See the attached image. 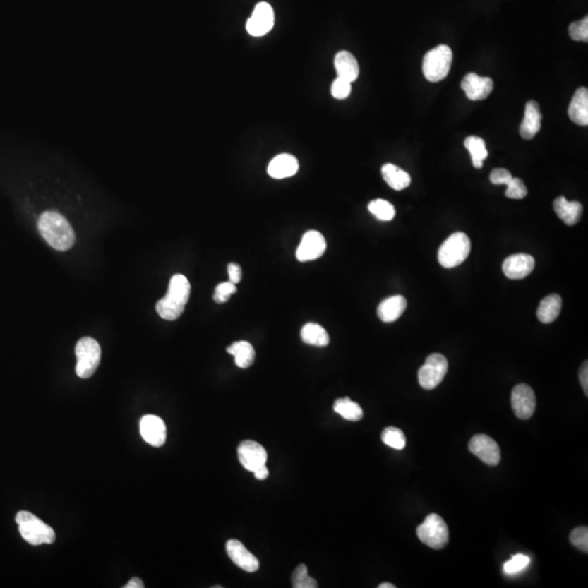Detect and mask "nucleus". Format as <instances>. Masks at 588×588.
I'll list each match as a JSON object with an SVG mask.
<instances>
[{
    "mask_svg": "<svg viewBox=\"0 0 588 588\" xmlns=\"http://www.w3.org/2000/svg\"><path fill=\"white\" fill-rule=\"evenodd\" d=\"M38 232L44 240L55 250L64 252L70 250L76 241L73 228L65 217L59 212H43L38 218Z\"/></svg>",
    "mask_w": 588,
    "mask_h": 588,
    "instance_id": "f257e3e1",
    "label": "nucleus"
},
{
    "mask_svg": "<svg viewBox=\"0 0 588 588\" xmlns=\"http://www.w3.org/2000/svg\"><path fill=\"white\" fill-rule=\"evenodd\" d=\"M191 284L184 275H174L170 279L167 294L158 301L156 311L162 319L176 320L184 312L190 299Z\"/></svg>",
    "mask_w": 588,
    "mask_h": 588,
    "instance_id": "f03ea898",
    "label": "nucleus"
},
{
    "mask_svg": "<svg viewBox=\"0 0 588 588\" xmlns=\"http://www.w3.org/2000/svg\"><path fill=\"white\" fill-rule=\"evenodd\" d=\"M16 522L19 525V532L24 541L31 545L40 546L55 541L56 534L54 529L33 513L20 511L16 517Z\"/></svg>",
    "mask_w": 588,
    "mask_h": 588,
    "instance_id": "7ed1b4c3",
    "label": "nucleus"
},
{
    "mask_svg": "<svg viewBox=\"0 0 588 588\" xmlns=\"http://www.w3.org/2000/svg\"><path fill=\"white\" fill-rule=\"evenodd\" d=\"M76 375L80 378H90L95 374L100 363L102 349L95 339L84 337L76 343Z\"/></svg>",
    "mask_w": 588,
    "mask_h": 588,
    "instance_id": "20e7f679",
    "label": "nucleus"
},
{
    "mask_svg": "<svg viewBox=\"0 0 588 588\" xmlns=\"http://www.w3.org/2000/svg\"><path fill=\"white\" fill-rule=\"evenodd\" d=\"M452 50L449 46L439 45L429 50L423 60V73L433 83L445 79L452 64Z\"/></svg>",
    "mask_w": 588,
    "mask_h": 588,
    "instance_id": "39448f33",
    "label": "nucleus"
},
{
    "mask_svg": "<svg viewBox=\"0 0 588 588\" xmlns=\"http://www.w3.org/2000/svg\"><path fill=\"white\" fill-rule=\"evenodd\" d=\"M471 252V241L463 232L451 234L438 251L439 264L445 268H453L462 264Z\"/></svg>",
    "mask_w": 588,
    "mask_h": 588,
    "instance_id": "423d86ee",
    "label": "nucleus"
},
{
    "mask_svg": "<svg viewBox=\"0 0 588 588\" xmlns=\"http://www.w3.org/2000/svg\"><path fill=\"white\" fill-rule=\"evenodd\" d=\"M416 534L421 543L433 549H443L449 541L448 527L443 517L435 513L425 517L417 527Z\"/></svg>",
    "mask_w": 588,
    "mask_h": 588,
    "instance_id": "0eeeda50",
    "label": "nucleus"
},
{
    "mask_svg": "<svg viewBox=\"0 0 588 588\" xmlns=\"http://www.w3.org/2000/svg\"><path fill=\"white\" fill-rule=\"evenodd\" d=\"M448 372V361L439 353L429 355L425 361L424 365L419 369L417 378L421 388L433 390L445 378Z\"/></svg>",
    "mask_w": 588,
    "mask_h": 588,
    "instance_id": "6e6552de",
    "label": "nucleus"
},
{
    "mask_svg": "<svg viewBox=\"0 0 588 588\" xmlns=\"http://www.w3.org/2000/svg\"><path fill=\"white\" fill-rule=\"evenodd\" d=\"M513 412L520 419H529L536 409V397L533 389L527 383H520L511 393Z\"/></svg>",
    "mask_w": 588,
    "mask_h": 588,
    "instance_id": "1a4fd4ad",
    "label": "nucleus"
},
{
    "mask_svg": "<svg viewBox=\"0 0 588 588\" xmlns=\"http://www.w3.org/2000/svg\"><path fill=\"white\" fill-rule=\"evenodd\" d=\"M469 449L486 464L495 465L500 462V449L498 443L487 435H475L469 443Z\"/></svg>",
    "mask_w": 588,
    "mask_h": 588,
    "instance_id": "9d476101",
    "label": "nucleus"
},
{
    "mask_svg": "<svg viewBox=\"0 0 588 588\" xmlns=\"http://www.w3.org/2000/svg\"><path fill=\"white\" fill-rule=\"evenodd\" d=\"M327 244L324 236L320 232L311 230L303 236L300 246L296 250V258L299 262H311L324 255Z\"/></svg>",
    "mask_w": 588,
    "mask_h": 588,
    "instance_id": "9b49d317",
    "label": "nucleus"
},
{
    "mask_svg": "<svg viewBox=\"0 0 588 588\" xmlns=\"http://www.w3.org/2000/svg\"><path fill=\"white\" fill-rule=\"evenodd\" d=\"M275 15L272 6L260 3L255 7L252 17L248 20L246 30L252 36H263L274 27Z\"/></svg>",
    "mask_w": 588,
    "mask_h": 588,
    "instance_id": "f8f14e48",
    "label": "nucleus"
},
{
    "mask_svg": "<svg viewBox=\"0 0 588 588\" xmlns=\"http://www.w3.org/2000/svg\"><path fill=\"white\" fill-rule=\"evenodd\" d=\"M239 461L244 469L254 472L258 467L266 464L267 455L264 447L256 441L246 440L238 448Z\"/></svg>",
    "mask_w": 588,
    "mask_h": 588,
    "instance_id": "ddd939ff",
    "label": "nucleus"
},
{
    "mask_svg": "<svg viewBox=\"0 0 588 588\" xmlns=\"http://www.w3.org/2000/svg\"><path fill=\"white\" fill-rule=\"evenodd\" d=\"M142 438L152 447H162L166 443L167 431L164 421L156 415H145L140 423Z\"/></svg>",
    "mask_w": 588,
    "mask_h": 588,
    "instance_id": "4468645a",
    "label": "nucleus"
},
{
    "mask_svg": "<svg viewBox=\"0 0 588 588\" xmlns=\"http://www.w3.org/2000/svg\"><path fill=\"white\" fill-rule=\"evenodd\" d=\"M227 553L234 565L248 573H254L260 569V561L246 546L236 539H230L226 545Z\"/></svg>",
    "mask_w": 588,
    "mask_h": 588,
    "instance_id": "2eb2a0df",
    "label": "nucleus"
},
{
    "mask_svg": "<svg viewBox=\"0 0 588 588\" xmlns=\"http://www.w3.org/2000/svg\"><path fill=\"white\" fill-rule=\"evenodd\" d=\"M461 88L469 100H483L493 92V81L491 78L479 76L476 73H467L461 82Z\"/></svg>",
    "mask_w": 588,
    "mask_h": 588,
    "instance_id": "dca6fc26",
    "label": "nucleus"
},
{
    "mask_svg": "<svg viewBox=\"0 0 588 588\" xmlns=\"http://www.w3.org/2000/svg\"><path fill=\"white\" fill-rule=\"evenodd\" d=\"M535 267V260L529 254L511 255L505 258L503 265V274L509 279L525 278L533 272Z\"/></svg>",
    "mask_w": 588,
    "mask_h": 588,
    "instance_id": "f3484780",
    "label": "nucleus"
},
{
    "mask_svg": "<svg viewBox=\"0 0 588 588\" xmlns=\"http://www.w3.org/2000/svg\"><path fill=\"white\" fill-rule=\"evenodd\" d=\"M541 128V112L535 100H529L525 106L524 119L520 126V134L524 140H532Z\"/></svg>",
    "mask_w": 588,
    "mask_h": 588,
    "instance_id": "a211bd4d",
    "label": "nucleus"
},
{
    "mask_svg": "<svg viewBox=\"0 0 588 588\" xmlns=\"http://www.w3.org/2000/svg\"><path fill=\"white\" fill-rule=\"evenodd\" d=\"M299 170V162L290 154H280L268 164L267 172L274 179H286L294 176Z\"/></svg>",
    "mask_w": 588,
    "mask_h": 588,
    "instance_id": "6ab92c4d",
    "label": "nucleus"
},
{
    "mask_svg": "<svg viewBox=\"0 0 588 588\" xmlns=\"http://www.w3.org/2000/svg\"><path fill=\"white\" fill-rule=\"evenodd\" d=\"M553 210L562 222L568 226H573L581 220L583 206L579 202H569L565 196H559L553 202Z\"/></svg>",
    "mask_w": 588,
    "mask_h": 588,
    "instance_id": "aec40b11",
    "label": "nucleus"
},
{
    "mask_svg": "<svg viewBox=\"0 0 588 588\" xmlns=\"http://www.w3.org/2000/svg\"><path fill=\"white\" fill-rule=\"evenodd\" d=\"M569 117L574 124L585 126L588 124V90L581 88L575 92L569 106Z\"/></svg>",
    "mask_w": 588,
    "mask_h": 588,
    "instance_id": "412c9836",
    "label": "nucleus"
},
{
    "mask_svg": "<svg viewBox=\"0 0 588 588\" xmlns=\"http://www.w3.org/2000/svg\"><path fill=\"white\" fill-rule=\"evenodd\" d=\"M335 68H336L338 78L347 80L350 83L354 82L360 74V67H359L357 60L347 50H342L337 54L335 58Z\"/></svg>",
    "mask_w": 588,
    "mask_h": 588,
    "instance_id": "4be33fe9",
    "label": "nucleus"
},
{
    "mask_svg": "<svg viewBox=\"0 0 588 588\" xmlns=\"http://www.w3.org/2000/svg\"><path fill=\"white\" fill-rule=\"evenodd\" d=\"M407 306V300L402 296H390L379 304L377 315L381 322L393 323L404 313Z\"/></svg>",
    "mask_w": 588,
    "mask_h": 588,
    "instance_id": "5701e85b",
    "label": "nucleus"
},
{
    "mask_svg": "<svg viewBox=\"0 0 588 588\" xmlns=\"http://www.w3.org/2000/svg\"><path fill=\"white\" fill-rule=\"evenodd\" d=\"M381 174L385 181L395 191L407 188L411 184V176L398 166L392 164H383Z\"/></svg>",
    "mask_w": 588,
    "mask_h": 588,
    "instance_id": "b1692460",
    "label": "nucleus"
},
{
    "mask_svg": "<svg viewBox=\"0 0 588 588\" xmlns=\"http://www.w3.org/2000/svg\"><path fill=\"white\" fill-rule=\"evenodd\" d=\"M561 308V296L558 294H549L541 300L537 310V317L543 324H551L559 316Z\"/></svg>",
    "mask_w": 588,
    "mask_h": 588,
    "instance_id": "393cba45",
    "label": "nucleus"
},
{
    "mask_svg": "<svg viewBox=\"0 0 588 588\" xmlns=\"http://www.w3.org/2000/svg\"><path fill=\"white\" fill-rule=\"evenodd\" d=\"M227 352L234 356V362L240 368H248L252 366L255 360V350L252 344L248 341H236L228 347Z\"/></svg>",
    "mask_w": 588,
    "mask_h": 588,
    "instance_id": "a878e982",
    "label": "nucleus"
},
{
    "mask_svg": "<svg viewBox=\"0 0 588 588\" xmlns=\"http://www.w3.org/2000/svg\"><path fill=\"white\" fill-rule=\"evenodd\" d=\"M301 338L303 342L310 346L326 347L330 342L329 335L327 334L324 327L315 323H308L303 326L301 330Z\"/></svg>",
    "mask_w": 588,
    "mask_h": 588,
    "instance_id": "bb28decb",
    "label": "nucleus"
},
{
    "mask_svg": "<svg viewBox=\"0 0 588 588\" xmlns=\"http://www.w3.org/2000/svg\"><path fill=\"white\" fill-rule=\"evenodd\" d=\"M464 145L469 152L473 166L477 169H481L484 160L488 157V150L486 148L485 140L479 136H471L465 138Z\"/></svg>",
    "mask_w": 588,
    "mask_h": 588,
    "instance_id": "cd10ccee",
    "label": "nucleus"
},
{
    "mask_svg": "<svg viewBox=\"0 0 588 588\" xmlns=\"http://www.w3.org/2000/svg\"><path fill=\"white\" fill-rule=\"evenodd\" d=\"M334 410L343 419L351 421H361L364 415L360 404L351 400L348 397L337 399L334 404Z\"/></svg>",
    "mask_w": 588,
    "mask_h": 588,
    "instance_id": "c85d7f7f",
    "label": "nucleus"
},
{
    "mask_svg": "<svg viewBox=\"0 0 588 588\" xmlns=\"http://www.w3.org/2000/svg\"><path fill=\"white\" fill-rule=\"evenodd\" d=\"M368 210L371 214L376 217L377 220H383V222L392 220L395 216V210L392 204L381 198L369 203Z\"/></svg>",
    "mask_w": 588,
    "mask_h": 588,
    "instance_id": "c756f323",
    "label": "nucleus"
},
{
    "mask_svg": "<svg viewBox=\"0 0 588 588\" xmlns=\"http://www.w3.org/2000/svg\"><path fill=\"white\" fill-rule=\"evenodd\" d=\"M381 440L395 450H402L407 445L404 433L397 427L389 426L381 433Z\"/></svg>",
    "mask_w": 588,
    "mask_h": 588,
    "instance_id": "7c9ffc66",
    "label": "nucleus"
},
{
    "mask_svg": "<svg viewBox=\"0 0 588 588\" xmlns=\"http://www.w3.org/2000/svg\"><path fill=\"white\" fill-rule=\"evenodd\" d=\"M292 587L316 588L318 587L316 580L308 575V567L300 565L292 573Z\"/></svg>",
    "mask_w": 588,
    "mask_h": 588,
    "instance_id": "2f4dec72",
    "label": "nucleus"
},
{
    "mask_svg": "<svg viewBox=\"0 0 588 588\" xmlns=\"http://www.w3.org/2000/svg\"><path fill=\"white\" fill-rule=\"evenodd\" d=\"M569 34L573 41L588 42V17L573 22L569 27Z\"/></svg>",
    "mask_w": 588,
    "mask_h": 588,
    "instance_id": "473e14b6",
    "label": "nucleus"
},
{
    "mask_svg": "<svg viewBox=\"0 0 588 588\" xmlns=\"http://www.w3.org/2000/svg\"><path fill=\"white\" fill-rule=\"evenodd\" d=\"M531 563V559L527 556L519 555L513 556L512 559L510 561L505 562L503 565V571L507 574H515L527 569Z\"/></svg>",
    "mask_w": 588,
    "mask_h": 588,
    "instance_id": "72a5a7b5",
    "label": "nucleus"
},
{
    "mask_svg": "<svg viewBox=\"0 0 588 588\" xmlns=\"http://www.w3.org/2000/svg\"><path fill=\"white\" fill-rule=\"evenodd\" d=\"M570 541L574 547L579 548L580 551L588 553V529L586 527H580L574 529L570 535Z\"/></svg>",
    "mask_w": 588,
    "mask_h": 588,
    "instance_id": "f704fd0d",
    "label": "nucleus"
},
{
    "mask_svg": "<svg viewBox=\"0 0 588 588\" xmlns=\"http://www.w3.org/2000/svg\"><path fill=\"white\" fill-rule=\"evenodd\" d=\"M236 292V286L232 282V281H227V282H222L218 284L215 289L214 301L216 303H226L229 299L232 298V294Z\"/></svg>",
    "mask_w": 588,
    "mask_h": 588,
    "instance_id": "c9c22d12",
    "label": "nucleus"
},
{
    "mask_svg": "<svg viewBox=\"0 0 588 588\" xmlns=\"http://www.w3.org/2000/svg\"><path fill=\"white\" fill-rule=\"evenodd\" d=\"M505 196L513 200H522L527 196V188L522 181L521 179L512 178V180L507 184Z\"/></svg>",
    "mask_w": 588,
    "mask_h": 588,
    "instance_id": "e433bc0d",
    "label": "nucleus"
},
{
    "mask_svg": "<svg viewBox=\"0 0 588 588\" xmlns=\"http://www.w3.org/2000/svg\"><path fill=\"white\" fill-rule=\"evenodd\" d=\"M351 94V83L347 80L341 79L337 76L334 83L331 85V95L337 100H346Z\"/></svg>",
    "mask_w": 588,
    "mask_h": 588,
    "instance_id": "4c0bfd02",
    "label": "nucleus"
},
{
    "mask_svg": "<svg viewBox=\"0 0 588 588\" xmlns=\"http://www.w3.org/2000/svg\"><path fill=\"white\" fill-rule=\"evenodd\" d=\"M512 174H510V172H508L507 169H503V168H498V169H493L491 174V184H505L507 186L511 180H512Z\"/></svg>",
    "mask_w": 588,
    "mask_h": 588,
    "instance_id": "58836bf2",
    "label": "nucleus"
},
{
    "mask_svg": "<svg viewBox=\"0 0 588 588\" xmlns=\"http://www.w3.org/2000/svg\"><path fill=\"white\" fill-rule=\"evenodd\" d=\"M228 275L229 281H232L234 284H238L242 279V270H241L240 265L236 263H230L228 265Z\"/></svg>",
    "mask_w": 588,
    "mask_h": 588,
    "instance_id": "ea45409f",
    "label": "nucleus"
},
{
    "mask_svg": "<svg viewBox=\"0 0 588 588\" xmlns=\"http://www.w3.org/2000/svg\"><path fill=\"white\" fill-rule=\"evenodd\" d=\"M580 381H581L582 388H583L584 392H585L586 395H588V365L587 361L582 364L581 368H580L579 373Z\"/></svg>",
    "mask_w": 588,
    "mask_h": 588,
    "instance_id": "a19ab883",
    "label": "nucleus"
},
{
    "mask_svg": "<svg viewBox=\"0 0 588 588\" xmlns=\"http://www.w3.org/2000/svg\"><path fill=\"white\" fill-rule=\"evenodd\" d=\"M253 473H254L255 477L260 479V481H264V479H266L267 477L270 476V471L267 469L266 464L258 467V469H255Z\"/></svg>",
    "mask_w": 588,
    "mask_h": 588,
    "instance_id": "79ce46f5",
    "label": "nucleus"
},
{
    "mask_svg": "<svg viewBox=\"0 0 588 588\" xmlns=\"http://www.w3.org/2000/svg\"><path fill=\"white\" fill-rule=\"evenodd\" d=\"M144 583L143 582L140 581L138 577H133V579L130 580L129 583L126 584L124 586V588H143Z\"/></svg>",
    "mask_w": 588,
    "mask_h": 588,
    "instance_id": "37998d69",
    "label": "nucleus"
},
{
    "mask_svg": "<svg viewBox=\"0 0 588 588\" xmlns=\"http://www.w3.org/2000/svg\"><path fill=\"white\" fill-rule=\"evenodd\" d=\"M395 586L391 583H383L378 586V588H395Z\"/></svg>",
    "mask_w": 588,
    "mask_h": 588,
    "instance_id": "c03bdc74",
    "label": "nucleus"
}]
</instances>
